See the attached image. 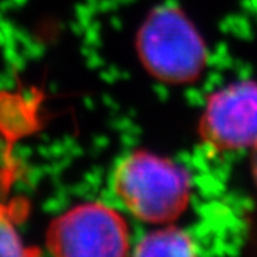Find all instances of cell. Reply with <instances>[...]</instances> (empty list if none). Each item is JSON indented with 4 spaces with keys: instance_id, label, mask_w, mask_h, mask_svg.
I'll use <instances>...</instances> for the list:
<instances>
[{
    "instance_id": "cell-1",
    "label": "cell",
    "mask_w": 257,
    "mask_h": 257,
    "mask_svg": "<svg viewBox=\"0 0 257 257\" xmlns=\"http://www.w3.org/2000/svg\"><path fill=\"white\" fill-rule=\"evenodd\" d=\"M111 187L126 210L150 224H169L180 217L192 192L182 166L147 150L120 159L111 175Z\"/></svg>"
},
{
    "instance_id": "cell-2",
    "label": "cell",
    "mask_w": 257,
    "mask_h": 257,
    "mask_svg": "<svg viewBox=\"0 0 257 257\" xmlns=\"http://www.w3.org/2000/svg\"><path fill=\"white\" fill-rule=\"evenodd\" d=\"M136 50L147 73L167 84L194 82L207 56L199 30L173 6H157L147 15L136 36Z\"/></svg>"
},
{
    "instance_id": "cell-3",
    "label": "cell",
    "mask_w": 257,
    "mask_h": 257,
    "mask_svg": "<svg viewBox=\"0 0 257 257\" xmlns=\"http://www.w3.org/2000/svg\"><path fill=\"white\" fill-rule=\"evenodd\" d=\"M46 247L62 257L124 256L130 251V230L124 217L110 206L80 203L49 224Z\"/></svg>"
},
{
    "instance_id": "cell-4",
    "label": "cell",
    "mask_w": 257,
    "mask_h": 257,
    "mask_svg": "<svg viewBox=\"0 0 257 257\" xmlns=\"http://www.w3.org/2000/svg\"><path fill=\"white\" fill-rule=\"evenodd\" d=\"M200 135L210 146L223 150L254 149L257 83H231L210 96L200 119Z\"/></svg>"
},
{
    "instance_id": "cell-5",
    "label": "cell",
    "mask_w": 257,
    "mask_h": 257,
    "mask_svg": "<svg viewBox=\"0 0 257 257\" xmlns=\"http://www.w3.org/2000/svg\"><path fill=\"white\" fill-rule=\"evenodd\" d=\"M136 256H194L192 237L177 227H162L150 231L135 246Z\"/></svg>"
},
{
    "instance_id": "cell-6",
    "label": "cell",
    "mask_w": 257,
    "mask_h": 257,
    "mask_svg": "<svg viewBox=\"0 0 257 257\" xmlns=\"http://www.w3.org/2000/svg\"><path fill=\"white\" fill-rule=\"evenodd\" d=\"M26 247L8 209H0V256H26Z\"/></svg>"
},
{
    "instance_id": "cell-7",
    "label": "cell",
    "mask_w": 257,
    "mask_h": 257,
    "mask_svg": "<svg viewBox=\"0 0 257 257\" xmlns=\"http://www.w3.org/2000/svg\"><path fill=\"white\" fill-rule=\"evenodd\" d=\"M251 170H253V177L257 184V146L254 147V157H253V165H251Z\"/></svg>"
}]
</instances>
